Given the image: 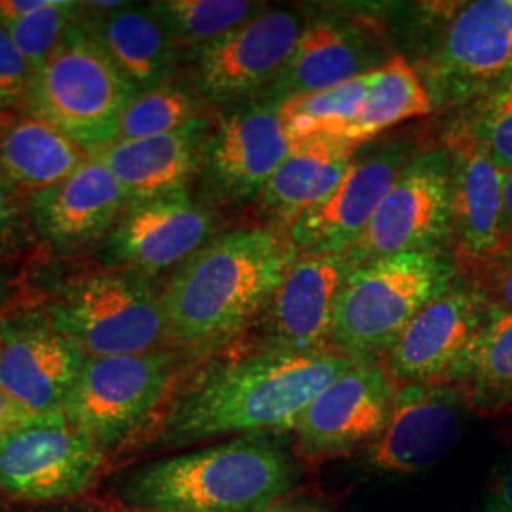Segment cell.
Listing matches in <instances>:
<instances>
[{
  "label": "cell",
  "instance_id": "36",
  "mask_svg": "<svg viewBox=\"0 0 512 512\" xmlns=\"http://www.w3.org/2000/svg\"><path fill=\"white\" fill-rule=\"evenodd\" d=\"M21 196L16 184L0 173V239L12 234L21 222Z\"/></svg>",
  "mask_w": 512,
  "mask_h": 512
},
{
  "label": "cell",
  "instance_id": "6",
  "mask_svg": "<svg viewBox=\"0 0 512 512\" xmlns=\"http://www.w3.org/2000/svg\"><path fill=\"white\" fill-rule=\"evenodd\" d=\"M137 95L97 42L88 21L78 19L35 73L25 112L95 154L114 143L118 120Z\"/></svg>",
  "mask_w": 512,
  "mask_h": 512
},
{
  "label": "cell",
  "instance_id": "13",
  "mask_svg": "<svg viewBox=\"0 0 512 512\" xmlns=\"http://www.w3.org/2000/svg\"><path fill=\"white\" fill-rule=\"evenodd\" d=\"M281 103L258 97L236 105L211 128L203 148V186L220 203H256L291 152Z\"/></svg>",
  "mask_w": 512,
  "mask_h": 512
},
{
  "label": "cell",
  "instance_id": "8",
  "mask_svg": "<svg viewBox=\"0 0 512 512\" xmlns=\"http://www.w3.org/2000/svg\"><path fill=\"white\" fill-rule=\"evenodd\" d=\"M416 131H403L359 148L348 173L323 202L302 213L287 230L300 256L349 253L374 219L408 164L425 150Z\"/></svg>",
  "mask_w": 512,
  "mask_h": 512
},
{
  "label": "cell",
  "instance_id": "1",
  "mask_svg": "<svg viewBox=\"0 0 512 512\" xmlns=\"http://www.w3.org/2000/svg\"><path fill=\"white\" fill-rule=\"evenodd\" d=\"M355 365L332 348H256L203 368L165 423L169 444L293 429L304 408Z\"/></svg>",
  "mask_w": 512,
  "mask_h": 512
},
{
  "label": "cell",
  "instance_id": "3",
  "mask_svg": "<svg viewBox=\"0 0 512 512\" xmlns=\"http://www.w3.org/2000/svg\"><path fill=\"white\" fill-rule=\"evenodd\" d=\"M270 435L148 463L124 480L122 499L147 512H266L296 482L293 461Z\"/></svg>",
  "mask_w": 512,
  "mask_h": 512
},
{
  "label": "cell",
  "instance_id": "37",
  "mask_svg": "<svg viewBox=\"0 0 512 512\" xmlns=\"http://www.w3.org/2000/svg\"><path fill=\"white\" fill-rule=\"evenodd\" d=\"M488 511L512 512V458L495 475L490 488Z\"/></svg>",
  "mask_w": 512,
  "mask_h": 512
},
{
  "label": "cell",
  "instance_id": "5",
  "mask_svg": "<svg viewBox=\"0 0 512 512\" xmlns=\"http://www.w3.org/2000/svg\"><path fill=\"white\" fill-rule=\"evenodd\" d=\"M459 277L452 253H399L359 264L342 285L329 346L353 363L378 361L427 304Z\"/></svg>",
  "mask_w": 512,
  "mask_h": 512
},
{
  "label": "cell",
  "instance_id": "7",
  "mask_svg": "<svg viewBox=\"0 0 512 512\" xmlns=\"http://www.w3.org/2000/svg\"><path fill=\"white\" fill-rule=\"evenodd\" d=\"M50 325L76 342L86 357H126L158 351L171 342L162 298L145 275H90L55 304Z\"/></svg>",
  "mask_w": 512,
  "mask_h": 512
},
{
  "label": "cell",
  "instance_id": "35",
  "mask_svg": "<svg viewBox=\"0 0 512 512\" xmlns=\"http://www.w3.org/2000/svg\"><path fill=\"white\" fill-rule=\"evenodd\" d=\"M33 78V67L19 52L6 27L0 25V103L6 109L25 107Z\"/></svg>",
  "mask_w": 512,
  "mask_h": 512
},
{
  "label": "cell",
  "instance_id": "9",
  "mask_svg": "<svg viewBox=\"0 0 512 512\" xmlns=\"http://www.w3.org/2000/svg\"><path fill=\"white\" fill-rule=\"evenodd\" d=\"M306 23L298 8H266L194 52V88L215 105L264 97L285 71Z\"/></svg>",
  "mask_w": 512,
  "mask_h": 512
},
{
  "label": "cell",
  "instance_id": "39",
  "mask_svg": "<svg viewBox=\"0 0 512 512\" xmlns=\"http://www.w3.org/2000/svg\"><path fill=\"white\" fill-rule=\"evenodd\" d=\"M29 418L33 416L27 414L16 401H12L6 393L0 391V440Z\"/></svg>",
  "mask_w": 512,
  "mask_h": 512
},
{
  "label": "cell",
  "instance_id": "38",
  "mask_svg": "<svg viewBox=\"0 0 512 512\" xmlns=\"http://www.w3.org/2000/svg\"><path fill=\"white\" fill-rule=\"evenodd\" d=\"M52 0H0V25L8 27L19 19L31 16L46 6H50Z\"/></svg>",
  "mask_w": 512,
  "mask_h": 512
},
{
  "label": "cell",
  "instance_id": "42",
  "mask_svg": "<svg viewBox=\"0 0 512 512\" xmlns=\"http://www.w3.org/2000/svg\"><path fill=\"white\" fill-rule=\"evenodd\" d=\"M4 112H6V107L0 103V120H2V114H4Z\"/></svg>",
  "mask_w": 512,
  "mask_h": 512
},
{
  "label": "cell",
  "instance_id": "34",
  "mask_svg": "<svg viewBox=\"0 0 512 512\" xmlns=\"http://www.w3.org/2000/svg\"><path fill=\"white\" fill-rule=\"evenodd\" d=\"M488 306L512 313V238L505 236L488 255L459 268Z\"/></svg>",
  "mask_w": 512,
  "mask_h": 512
},
{
  "label": "cell",
  "instance_id": "29",
  "mask_svg": "<svg viewBox=\"0 0 512 512\" xmlns=\"http://www.w3.org/2000/svg\"><path fill=\"white\" fill-rule=\"evenodd\" d=\"M177 48L200 50L262 14L268 4L249 0H158L148 4Z\"/></svg>",
  "mask_w": 512,
  "mask_h": 512
},
{
  "label": "cell",
  "instance_id": "21",
  "mask_svg": "<svg viewBox=\"0 0 512 512\" xmlns=\"http://www.w3.org/2000/svg\"><path fill=\"white\" fill-rule=\"evenodd\" d=\"M126 205L128 196L109 167L90 156L63 181L33 192L27 211L40 238L74 251L110 232Z\"/></svg>",
  "mask_w": 512,
  "mask_h": 512
},
{
  "label": "cell",
  "instance_id": "2",
  "mask_svg": "<svg viewBox=\"0 0 512 512\" xmlns=\"http://www.w3.org/2000/svg\"><path fill=\"white\" fill-rule=\"evenodd\" d=\"M298 256L287 232L266 224L215 236L160 294L171 344L215 349L251 329Z\"/></svg>",
  "mask_w": 512,
  "mask_h": 512
},
{
  "label": "cell",
  "instance_id": "14",
  "mask_svg": "<svg viewBox=\"0 0 512 512\" xmlns=\"http://www.w3.org/2000/svg\"><path fill=\"white\" fill-rule=\"evenodd\" d=\"M395 382L380 361L355 363L298 416L296 446L308 458H334L366 448L387 425Z\"/></svg>",
  "mask_w": 512,
  "mask_h": 512
},
{
  "label": "cell",
  "instance_id": "23",
  "mask_svg": "<svg viewBox=\"0 0 512 512\" xmlns=\"http://www.w3.org/2000/svg\"><path fill=\"white\" fill-rule=\"evenodd\" d=\"M450 150V249L458 268L503 239V171L473 145L444 135Z\"/></svg>",
  "mask_w": 512,
  "mask_h": 512
},
{
  "label": "cell",
  "instance_id": "16",
  "mask_svg": "<svg viewBox=\"0 0 512 512\" xmlns=\"http://www.w3.org/2000/svg\"><path fill=\"white\" fill-rule=\"evenodd\" d=\"M488 313L475 285L459 274L454 285L427 304L385 353L395 384H450Z\"/></svg>",
  "mask_w": 512,
  "mask_h": 512
},
{
  "label": "cell",
  "instance_id": "22",
  "mask_svg": "<svg viewBox=\"0 0 512 512\" xmlns=\"http://www.w3.org/2000/svg\"><path fill=\"white\" fill-rule=\"evenodd\" d=\"M211 122L198 118L184 128L139 141L114 143L93 156L107 165L129 202L188 190L200 175Z\"/></svg>",
  "mask_w": 512,
  "mask_h": 512
},
{
  "label": "cell",
  "instance_id": "28",
  "mask_svg": "<svg viewBox=\"0 0 512 512\" xmlns=\"http://www.w3.org/2000/svg\"><path fill=\"white\" fill-rule=\"evenodd\" d=\"M433 112V103L416 69L404 55L393 54L380 69L368 74L363 109L340 137L355 147H365L387 129Z\"/></svg>",
  "mask_w": 512,
  "mask_h": 512
},
{
  "label": "cell",
  "instance_id": "26",
  "mask_svg": "<svg viewBox=\"0 0 512 512\" xmlns=\"http://www.w3.org/2000/svg\"><path fill=\"white\" fill-rule=\"evenodd\" d=\"M88 158L71 137L35 114H2L0 173L19 190L38 192L59 183Z\"/></svg>",
  "mask_w": 512,
  "mask_h": 512
},
{
  "label": "cell",
  "instance_id": "33",
  "mask_svg": "<svg viewBox=\"0 0 512 512\" xmlns=\"http://www.w3.org/2000/svg\"><path fill=\"white\" fill-rule=\"evenodd\" d=\"M80 12L82 2L52 0L50 6L8 25L6 31L10 33L27 63L37 73L57 48V44L63 40L69 27L74 21H78L76 16Z\"/></svg>",
  "mask_w": 512,
  "mask_h": 512
},
{
  "label": "cell",
  "instance_id": "25",
  "mask_svg": "<svg viewBox=\"0 0 512 512\" xmlns=\"http://www.w3.org/2000/svg\"><path fill=\"white\" fill-rule=\"evenodd\" d=\"M93 14L88 21L93 35L137 92H152L173 80L179 48L150 6L124 2Z\"/></svg>",
  "mask_w": 512,
  "mask_h": 512
},
{
  "label": "cell",
  "instance_id": "24",
  "mask_svg": "<svg viewBox=\"0 0 512 512\" xmlns=\"http://www.w3.org/2000/svg\"><path fill=\"white\" fill-rule=\"evenodd\" d=\"M359 148L336 135L294 143L256 202L266 226L287 232L302 213L323 202L344 179Z\"/></svg>",
  "mask_w": 512,
  "mask_h": 512
},
{
  "label": "cell",
  "instance_id": "30",
  "mask_svg": "<svg viewBox=\"0 0 512 512\" xmlns=\"http://www.w3.org/2000/svg\"><path fill=\"white\" fill-rule=\"evenodd\" d=\"M368 74L329 90L300 95L281 103V120L289 143L294 145L317 135L340 137L363 109Z\"/></svg>",
  "mask_w": 512,
  "mask_h": 512
},
{
  "label": "cell",
  "instance_id": "19",
  "mask_svg": "<svg viewBox=\"0 0 512 512\" xmlns=\"http://www.w3.org/2000/svg\"><path fill=\"white\" fill-rule=\"evenodd\" d=\"M385 38L363 19L321 14L308 19L285 71L264 97L285 103L380 69L391 59Z\"/></svg>",
  "mask_w": 512,
  "mask_h": 512
},
{
  "label": "cell",
  "instance_id": "10",
  "mask_svg": "<svg viewBox=\"0 0 512 512\" xmlns=\"http://www.w3.org/2000/svg\"><path fill=\"white\" fill-rule=\"evenodd\" d=\"M450 167L446 145L421 150L349 251L355 266L382 256L450 249Z\"/></svg>",
  "mask_w": 512,
  "mask_h": 512
},
{
  "label": "cell",
  "instance_id": "17",
  "mask_svg": "<svg viewBox=\"0 0 512 512\" xmlns=\"http://www.w3.org/2000/svg\"><path fill=\"white\" fill-rule=\"evenodd\" d=\"M217 217L190 190L129 202L110 230V262L139 275L179 268L215 238Z\"/></svg>",
  "mask_w": 512,
  "mask_h": 512
},
{
  "label": "cell",
  "instance_id": "40",
  "mask_svg": "<svg viewBox=\"0 0 512 512\" xmlns=\"http://www.w3.org/2000/svg\"><path fill=\"white\" fill-rule=\"evenodd\" d=\"M512 238V169L503 175V238Z\"/></svg>",
  "mask_w": 512,
  "mask_h": 512
},
{
  "label": "cell",
  "instance_id": "15",
  "mask_svg": "<svg viewBox=\"0 0 512 512\" xmlns=\"http://www.w3.org/2000/svg\"><path fill=\"white\" fill-rule=\"evenodd\" d=\"M467 410L456 385H401L382 435L365 448L366 467L382 475L431 469L458 444Z\"/></svg>",
  "mask_w": 512,
  "mask_h": 512
},
{
  "label": "cell",
  "instance_id": "32",
  "mask_svg": "<svg viewBox=\"0 0 512 512\" xmlns=\"http://www.w3.org/2000/svg\"><path fill=\"white\" fill-rule=\"evenodd\" d=\"M459 112L444 135L473 145L499 171H511L512 80Z\"/></svg>",
  "mask_w": 512,
  "mask_h": 512
},
{
  "label": "cell",
  "instance_id": "27",
  "mask_svg": "<svg viewBox=\"0 0 512 512\" xmlns=\"http://www.w3.org/2000/svg\"><path fill=\"white\" fill-rule=\"evenodd\" d=\"M450 384L469 408L495 414L512 404V313L488 306L484 323Z\"/></svg>",
  "mask_w": 512,
  "mask_h": 512
},
{
  "label": "cell",
  "instance_id": "31",
  "mask_svg": "<svg viewBox=\"0 0 512 512\" xmlns=\"http://www.w3.org/2000/svg\"><path fill=\"white\" fill-rule=\"evenodd\" d=\"M202 101L196 88L179 82H169L152 92L139 93L122 112L114 143L158 137L205 118Z\"/></svg>",
  "mask_w": 512,
  "mask_h": 512
},
{
  "label": "cell",
  "instance_id": "11",
  "mask_svg": "<svg viewBox=\"0 0 512 512\" xmlns=\"http://www.w3.org/2000/svg\"><path fill=\"white\" fill-rule=\"evenodd\" d=\"M179 363L173 349L88 357L65 404L69 418L105 450L129 437L158 406Z\"/></svg>",
  "mask_w": 512,
  "mask_h": 512
},
{
  "label": "cell",
  "instance_id": "12",
  "mask_svg": "<svg viewBox=\"0 0 512 512\" xmlns=\"http://www.w3.org/2000/svg\"><path fill=\"white\" fill-rule=\"evenodd\" d=\"M103 448L65 410L33 416L0 440V490L25 501H50L86 490Z\"/></svg>",
  "mask_w": 512,
  "mask_h": 512
},
{
  "label": "cell",
  "instance_id": "20",
  "mask_svg": "<svg viewBox=\"0 0 512 512\" xmlns=\"http://www.w3.org/2000/svg\"><path fill=\"white\" fill-rule=\"evenodd\" d=\"M353 268L357 266L348 253L298 256L256 317L258 346L291 351L330 348L334 304Z\"/></svg>",
  "mask_w": 512,
  "mask_h": 512
},
{
  "label": "cell",
  "instance_id": "18",
  "mask_svg": "<svg viewBox=\"0 0 512 512\" xmlns=\"http://www.w3.org/2000/svg\"><path fill=\"white\" fill-rule=\"evenodd\" d=\"M86 359L50 321L0 323V391L31 416L65 410Z\"/></svg>",
  "mask_w": 512,
  "mask_h": 512
},
{
  "label": "cell",
  "instance_id": "4",
  "mask_svg": "<svg viewBox=\"0 0 512 512\" xmlns=\"http://www.w3.org/2000/svg\"><path fill=\"white\" fill-rule=\"evenodd\" d=\"M410 63L435 112L463 110L512 80V0L421 4Z\"/></svg>",
  "mask_w": 512,
  "mask_h": 512
},
{
  "label": "cell",
  "instance_id": "41",
  "mask_svg": "<svg viewBox=\"0 0 512 512\" xmlns=\"http://www.w3.org/2000/svg\"><path fill=\"white\" fill-rule=\"evenodd\" d=\"M266 512H327L321 505L310 501H296V503H281Z\"/></svg>",
  "mask_w": 512,
  "mask_h": 512
}]
</instances>
